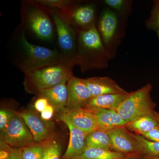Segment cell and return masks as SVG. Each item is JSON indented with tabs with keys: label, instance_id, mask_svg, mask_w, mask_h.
I'll list each match as a JSON object with an SVG mask.
<instances>
[{
	"label": "cell",
	"instance_id": "obj_1",
	"mask_svg": "<svg viewBox=\"0 0 159 159\" xmlns=\"http://www.w3.org/2000/svg\"><path fill=\"white\" fill-rule=\"evenodd\" d=\"M111 59L103 45L97 25L78 31L74 63L79 67L81 72L107 68Z\"/></svg>",
	"mask_w": 159,
	"mask_h": 159
},
{
	"label": "cell",
	"instance_id": "obj_2",
	"mask_svg": "<svg viewBox=\"0 0 159 159\" xmlns=\"http://www.w3.org/2000/svg\"><path fill=\"white\" fill-rule=\"evenodd\" d=\"M74 65L61 62L25 73V87L31 93L51 88L64 82H67L73 74Z\"/></svg>",
	"mask_w": 159,
	"mask_h": 159
},
{
	"label": "cell",
	"instance_id": "obj_3",
	"mask_svg": "<svg viewBox=\"0 0 159 159\" xmlns=\"http://www.w3.org/2000/svg\"><path fill=\"white\" fill-rule=\"evenodd\" d=\"M22 24L39 39L49 41L54 36V24L49 9L36 1H24L21 8Z\"/></svg>",
	"mask_w": 159,
	"mask_h": 159
},
{
	"label": "cell",
	"instance_id": "obj_4",
	"mask_svg": "<svg viewBox=\"0 0 159 159\" xmlns=\"http://www.w3.org/2000/svg\"><path fill=\"white\" fill-rule=\"evenodd\" d=\"M20 42L23 55L17 66L24 74L64 62L59 51L33 44L28 40L24 32L20 36Z\"/></svg>",
	"mask_w": 159,
	"mask_h": 159
},
{
	"label": "cell",
	"instance_id": "obj_5",
	"mask_svg": "<svg viewBox=\"0 0 159 159\" xmlns=\"http://www.w3.org/2000/svg\"><path fill=\"white\" fill-rule=\"evenodd\" d=\"M126 25V20L107 7L100 13L97 28L112 59L116 57L117 49L125 36Z\"/></svg>",
	"mask_w": 159,
	"mask_h": 159
},
{
	"label": "cell",
	"instance_id": "obj_6",
	"mask_svg": "<svg viewBox=\"0 0 159 159\" xmlns=\"http://www.w3.org/2000/svg\"><path fill=\"white\" fill-rule=\"evenodd\" d=\"M48 9L57 32V44L62 61L75 66L78 31L72 25L67 14L56 9Z\"/></svg>",
	"mask_w": 159,
	"mask_h": 159
},
{
	"label": "cell",
	"instance_id": "obj_7",
	"mask_svg": "<svg viewBox=\"0 0 159 159\" xmlns=\"http://www.w3.org/2000/svg\"><path fill=\"white\" fill-rule=\"evenodd\" d=\"M152 85L147 84L141 88L129 93L128 97L116 109L128 124L155 111L156 104L151 98Z\"/></svg>",
	"mask_w": 159,
	"mask_h": 159
},
{
	"label": "cell",
	"instance_id": "obj_8",
	"mask_svg": "<svg viewBox=\"0 0 159 159\" xmlns=\"http://www.w3.org/2000/svg\"><path fill=\"white\" fill-rule=\"evenodd\" d=\"M2 141L13 148H22L34 144L33 135L21 117L16 114L2 132Z\"/></svg>",
	"mask_w": 159,
	"mask_h": 159
},
{
	"label": "cell",
	"instance_id": "obj_9",
	"mask_svg": "<svg viewBox=\"0 0 159 159\" xmlns=\"http://www.w3.org/2000/svg\"><path fill=\"white\" fill-rule=\"evenodd\" d=\"M59 115L67 119L71 124L87 135L99 129L96 115L88 109L65 108L59 112Z\"/></svg>",
	"mask_w": 159,
	"mask_h": 159
},
{
	"label": "cell",
	"instance_id": "obj_10",
	"mask_svg": "<svg viewBox=\"0 0 159 159\" xmlns=\"http://www.w3.org/2000/svg\"><path fill=\"white\" fill-rule=\"evenodd\" d=\"M107 132L110 137L113 150L126 155L137 154L142 156L133 133L129 132L125 126L113 129Z\"/></svg>",
	"mask_w": 159,
	"mask_h": 159
},
{
	"label": "cell",
	"instance_id": "obj_11",
	"mask_svg": "<svg viewBox=\"0 0 159 159\" xmlns=\"http://www.w3.org/2000/svg\"><path fill=\"white\" fill-rule=\"evenodd\" d=\"M19 115L31 131L34 142L41 144L50 140L54 129L53 123L43 120L31 111H24Z\"/></svg>",
	"mask_w": 159,
	"mask_h": 159
},
{
	"label": "cell",
	"instance_id": "obj_12",
	"mask_svg": "<svg viewBox=\"0 0 159 159\" xmlns=\"http://www.w3.org/2000/svg\"><path fill=\"white\" fill-rule=\"evenodd\" d=\"M68 100L66 108H84L92 99V95L83 79L74 76L67 82Z\"/></svg>",
	"mask_w": 159,
	"mask_h": 159
},
{
	"label": "cell",
	"instance_id": "obj_13",
	"mask_svg": "<svg viewBox=\"0 0 159 159\" xmlns=\"http://www.w3.org/2000/svg\"><path fill=\"white\" fill-rule=\"evenodd\" d=\"M96 14V7L94 4L79 5L76 3L68 16L72 25L80 31L97 25Z\"/></svg>",
	"mask_w": 159,
	"mask_h": 159
},
{
	"label": "cell",
	"instance_id": "obj_14",
	"mask_svg": "<svg viewBox=\"0 0 159 159\" xmlns=\"http://www.w3.org/2000/svg\"><path fill=\"white\" fill-rule=\"evenodd\" d=\"M58 119L63 122L70 131L68 146L63 159H77L80 157L87 148L85 138L87 135L71 124L67 119L58 115Z\"/></svg>",
	"mask_w": 159,
	"mask_h": 159
},
{
	"label": "cell",
	"instance_id": "obj_15",
	"mask_svg": "<svg viewBox=\"0 0 159 159\" xmlns=\"http://www.w3.org/2000/svg\"><path fill=\"white\" fill-rule=\"evenodd\" d=\"M93 97L126 92L114 80L108 77H96L83 79Z\"/></svg>",
	"mask_w": 159,
	"mask_h": 159
},
{
	"label": "cell",
	"instance_id": "obj_16",
	"mask_svg": "<svg viewBox=\"0 0 159 159\" xmlns=\"http://www.w3.org/2000/svg\"><path fill=\"white\" fill-rule=\"evenodd\" d=\"M129 93L108 94L92 97L84 108L92 111L115 109L128 97Z\"/></svg>",
	"mask_w": 159,
	"mask_h": 159
},
{
	"label": "cell",
	"instance_id": "obj_17",
	"mask_svg": "<svg viewBox=\"0 0 159 159\" xmlns=\"http://www.w3.org/2000/svg\"><path fill=\"white\" fill-rule=\"evenodd\" d=\"M39 94L46 97L55 111L60 112L65 108L68 100L67 82H64L40 91Z\"/></svg>",
	"mask_w": 159,
	"mask_h": 159
},
{
	"label": "cell",
	"instance_id": "obj_18",
	"mask_svg": "<svg viewBox=\"0 0 159 159\" xmlns=\"http://www.w3.org/2000/svg\"><path fill=\"white\" fill-rule=\"evenodd\" d=\"M96 115L99 130L107 131L126 126L127 123L115 109H102L92 111Z\"/></svg>",
	"mask_w": 159,
	"mask_h": 159
},
{
	"label": "cell",
	"instance_id": "obj_19",
	"mask_svg": "<svg viewBox=\"0 0 159 159\" xmlns=\"http://www.w3.org/2000/svg\"><path fill=\"white\" fill-rule=\"evenodd\" d=\"M125 127L129 130L139 135L159 128V112L154 111L129 122Z\"/></svg>",
	"mask_w": 159,
	"mask_h": 159
},
{
	"label": "cell",
	"instance_id": "obj_20",
	"mask_svg": "<svg viewBox=\"0 0 159 159\" xmlns=\"http://www.w3.org/2000/svg\"><path fill=\"white\" fill-rule=\"evenodd\" d=\"M87 147L113 150L110 137L106 131L97 129L88 134L85 138Z\"/></svg>",
	"mask_w": 159,
	"mask_h": 159
},
{
	"label": "cell",
	"instance_id": "obj_21",
	"mask_svg": "<svg viewBox=\"0 0 159 159\" xmlns=\"http://www.w3.org/2000/svg\"><path fill=\"white\" fill-rule=\"evenodd\" d=\"M127 155L113 150L87 147L80 157L86 159H124Z\"/></svg>",
	"mask_w": 159,
	"mask_h": 159
},
{
	"label": "cell",
	"instance_id": "obj_22",
	"mask_svg": "<svg viewBox=\"0 0 159 159\" xmlns=\"http://www.w3.org/2000/svg\"><path fill=\"white\" fill-rule=\"evenodd\" d=\"M103 3L119 16L127 20L131 12L132 1L129 0H104Z\"/></svg>",
	"mask_w": 159,
	"mask_h": 159
},
{
	"label": "cell",
	"instance_id": "obj_23",
	"mask_svg": "<svg viewBox=\"0 0 159 159\" xmlns=\"http://www.w3.org/2000/svg\"><path fill=\"white\" fill-rule=\"evenodd\" d=\"M133 135L139 144L142 156H159V142L148 141L138 134H133Z\"/></svg>",
	"mask_w": 159,
	"mask_h": 159
},
{
	"label": "cell",
	"instance_id": "obj_24",
	"mask_svg": "<svg viewBox=\"0 0 159 159\" xmlns=\"http://www.w3.org/2000/svg\"><path fill=\"white\" fill-rule=\"evenodd\" d=\"M40 5L49 8L56 9L69 15L76 2L70 0H36Z\"/></svg>",
	"mask_w": 159,
	"mask_h": 159
},
{
	"label": "cell",
	"instance_id": "obj_25",
	"mask_svg": "<svg viewBox=\"0 0 159 159\" xmlns=\"http://www.w3.org/2000/svg\"><path fill=\"white\" fill-rule=\"evenodd\" d=\"M44 144L43 155L42 159H60L61 155V146L57 141L49 140Z\"/></svg>",
	"mask_w": 159,
	"mask_h": 159
},
{
	"label": "cell",
	"instance_id": "obj_26",
	"mask_svg": "<svg viewBox=\"0 0 159 159\" xmlns=\"http://www.w3.org/2000/svg\"><path fill=\"white\" fill-rule=\"evenodd\" d=\"M44 144H33L21 148L24 159H42Z\"/></svg>",
	"mask_w": 159,
	"mask_h": 159
},
{
	"label": "cell",
	"instance_id": "obj_27",
	"mask_svg": "<svg viewBox=\"0 0 159 159\" xmlns=\"http://www.w3.org/2000/svg\"><path fill=\"white\" fill-rule=\"evenodd\" d=\"M145 25L147 30H159V0L153 1L150 16L145 21Z\"/></svg>",
	"mask_w": 159,
	"mask_h": 159
},
{
	"label": "cell",
	"instance_id": "obj_28",
	"mask_svg": "<svg viewBox=\"0 0 159 159\" xmlns=\"http://www.w3.org/2000/svg\"><path fill=\"white\" fill-rule=\"evenodd\" d=\"M16 113L12 111L1 109L0 111V130L1 133L6 129L9 122L15 116Z\"/></svg>",
	"mask_w": 159,
	"mask_h": 159
},
{
	"label": "cell",
	"instance_id": "obj_29",
	"mask_svg": "<svg viewBox=\"0 0 159 159\" xmlns=\"http://www.w3.org/2000/svg\"><path fill=\"white\" fill-rule=\"evenodd\" d=\"M49 104V101L46 97L39 94L38 98L34 102V108L39 112L41 113Z\"/></svg>",
	"mask_w": 159,
	"mask_h": 159
},
{
	"label": "cell",
	"instance_id": "obj_30",
	"mask_svg": "<svg viewBox=\"0 0 159 159\" xmlns=\"http://www.w3.org/2000/svg\"><path fill=\"white\" fill-rule=\"evenodd\" d=\"M140 135L148 141L159 142V128L154 129Z\"/></svg>",
	"mask_w": 159,
	"mask_h": 159
},
{
	"label": "cell",
	"instance_id": "obj_31",
	"mask_svg": "<svg viewBox=\"0 0 159 159\" xmlns=\"http://www.w3.org/2000/svg\"><path fill=\"white\" fill-rule=\"evenodd\" d=\"M4 159H24L21 148H13L9 146V153L7 156Z\"/></svg>",
	"mask_w": 159,
	"mask_h": 159
},
{
	"label": "cell",
	"instance_id": "obj_32",
	"mask_svg": "<svg viewBox=\"0 0 159 159\" xmlns=\"http://www.w3.org/2000/svg\"><path fill=\"white\" fill-rule=\"evenodd\" d=\"M55 110L53 107L49 103L43 111L40 113V117L46 121H48L53 117Z\"/></svg>",
	"mask_w": 159,
	"mask_h": 159
},
{
	"label": "cell",
	"instance_id": "obj_33",
	"mask_svg": "<svg viewBox=\"0 0 159 159\" xmlns=\"http://www.w3.org/2000/svg\"><path fill=\"white\" fill-rule=\"evenodd\" d=\"M142 156L137 154H132L126 156V157L124 159H140Z\"/></svg>",
	"mask_w": 159,
	"mask_h": 159
},
{
	"label": "cell",
	"instance_id": "obj_34",
	"mask_svg": "<svg viewBox=\"0 0 159 159\" xmlns=\"http://www.w3.org/2000/svg\"><path fill=\"white\" fill-rule=\"evenodd\" d=\"M142 159H159V156H142Z\"/></svg>",
	"mask_w": 159,
	"mask_h": 159
},
{
	"label": "cell",
	"instance_id": "obj_35",
	"mask_svg": "<svg viewBox=\"0 0 159 159\" xmlns=\"http://www.w3.org/2000/svg\"><path fill=\"white\" fill-rule=\"evenodd\" d=\"M157 35L158 38V39L159 40V30H158V31H156Z\"/></svg>",
	"mask_w": 159,
	"mask_h": 159
},
{
	"label": "cell",
	"instance_id": "obj_36",
	"mask_svg": "<svg viewBox=\"0 0 159 159\" xmlns=\"http://www.w3.org/2000/svg\"><path fill=\"white\" fill-rule=\"evenodd\" d=\"M77 159H86L85 158H84L81 157H80L78 158H77Z\"/></svg>",
	"mask_w": 159,
	"mask_h": 159
},
{
	"label": "cell",
	"instance_id": "obj_37",
	"mask_svg": "<svg viewBox=\"0 0 159 159\" xmlns=\"http://www.w3.org/2000/svg\"><path fill=\"white\" fill-rule=\"evenodd\" d=\"M140 159H142V157H141V158H140Z\"/></svg>",
	"mask_w": 159,
	"mask_h": 159
}]
</instances>
